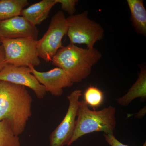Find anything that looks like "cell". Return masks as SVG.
Returning <instances> with one entry per match:
<instances>
[{"mask_svg":"<svg viewBox=\"0 0 146 146\" xmlns=\"http://www.w3.org/2000/svg\"><path fill=\"white\" fill-rule=\"evenodd\" d=\"M33 101L25 86L0 81V121L8 123L16 136L25 131L31 116Z\"/></svg>","mask_w":146,"mask_h":146,"instance_id":"cell-1","label":"cell"},{"mask_svg":"<svg viewBox=\"0 0 146 146\" xmlns=\"http://www.w3.org/2000/svg\"><path fill=\"white\" fill-rule=\"evenodd\" d=\"M102 57L94 47L84 49L70 44L58 50L51 61L67 74L73 83H78L90 75L93 66Z\"/></svg>","mask_w":146,"mask_h":146,"instance_id":"cell-2","label":"cell"},{"mask_svg":"<svg viewBox=\"0 0 146 146\" xmlns=\"http://www.w3.org/2000/svg\"><path fill=\"white\" fill-rule=\"evenodd\" d=\"M116 109L112 106L99 111L89 109L84 101H79L75 127L70 146L82 136L94 132L113 133L116 125Z\"/></svg>","mask_w":146,"mask_h":146,"instance_id":"cell-3","label":"cell"},{"mask_svg":"<svg viewBox=\"0 0 146 146\" xmlns=\"http://www.w3.org/2000/svg\"><path fill=\"white\" fill-rule=\"evenodd\" d=\"M88 14L86 11L68 17L67 35L70 44H84L87 48H92L96 42L103 39L104 30L100 24L89 19Z\"/></svg>","mask_w":146,"mask_h":146,"instance_id":"cell-4","label":"cell"},{"mask_svg":"<svg viewBox=\"0 0 146 146\" xmlns=\"http://www.w3.org/2000/svg\"><path fill=\"white\" fill-rule=\"evenodd\" d=\"M37 40L32 38L9 39L2 38L7 64L14 66H38L41 64L37 51Z\"/></svg>","mask_w":146,"mask_h":146,"instance_id":"cell-5","label":"cell"},{"mask_svg":"<svg viewBox=\"0 0 146 146\" xmlns=\"http://www.w3.org/2000/svg\"><path fill=\"white\" fill-rule=\"evenodd\" d=\"M68 23L63 11H59L52 18L48 30L37 40L39 58L47 62L51 61L58 51L63 46L62 41L68 32Z\"/></svg>","mask_w":146,"mask_h":146,"instance_id":"cell-6","label":"cell"},{"mask_svg":"<svg viewBox=\"0 0 146 146\" xmlns=\"http://www.w3.org/2000/svg\"><path fill=\"white\" fill-rule=\"evenodd\" d=\"M82 91L76 90L67 96L69 105L68 111L63 121L51 133L49 137L50 146L68 145L74 133L80 97Z\"/></svg>","mask_w":146,"mask_h":146,"instance_id":"cell-7","label":"cell"},{"mask_svg":"<svg viewBox=\"0 0 146 146\" xmlns=\"http://www.w3.org/2000/svg\"><path fill=\"white\" fill-rule=\"evenodd\" d=\"M1 81L28 87L39 99L44 98L46 95L44 87L32 74L29 67L7 64L0 71Z\"/></svg>","mask_w":146,"mask_h":146,"instance_id":"cell-8","label":"cell"},{"mask_svg":"<svg viewBox=\"0 0 146 146\" xmlns=\"http://www.w3.org/2000/svg\"><path fill=\"white\" fill-rule=\"evenodd\" d=\"M29 68L32 74L44 86L46 92H50L54 96H61L63 93V89L70 87L74 84L67 74L60 68H54L46 72H40L33 66Z\"/></svg>","mask_w":146,"mask_h":146,"instance_id":"cell-9","label":"cell"},{"mask_svg":"<svg viewBox=\"0 0 146 146\" xmlns=\"http://www.w3.org/2000/svg\"><path fill=\"white\" fill-rule=\"evenodd\" d=\"M39 30L22 16L0 21V36L5 39L32 38L37 40Z\"/></svg>","mask_w":146,"mask_h":146,"instance_id":"cell-10","label":"cell"},{"mask_svg":"<svg viewBox=\"0 0 146 146\" xmlns=\"http://www.w3.org/2000/svg\"><path fill=\"white\" fill-rule=\"evenodd\" d=\"M56 3V0H42L23 9L20 15L36 26L48 17L52 8Z\"/></svg>","mask_w":146,"mask_h":146,"instance_id":"cell-11","label":"cell"},{"mask_svg":"<svg viewBox=\"0 0 146 146\" xmlns=\"http://www.w3.org/2000/svg\"><path fill=\"white\" fill-rule=\"evenodd\" d=\"M138 78L136 82L129 89L128 92L123 97L116 100L121 106H126L133 100L141 98L142 100L146 98V69L145 66H141Z\"/></svg>","mask_w":146,"mask_h":146,"instance_id":"cell-12","label":"cell"},{"mask_svg":"<svg viewBox=\"0 0 146 146\" xmlns=\"http://www.w3.org/2000/svg\"><path fill=\"white\" fill-rule=\"evenodd\" d=\"M131 20L137 33L146 35V10L142 0H127Z\"/></svg>","mask_w":146,"mask_h":146,"instance_id":"cell-13","label":"cell"},{"mask_svg":"<svg viewBox=\"0 0 146 146\" xmlns=\"http://www.w3.org/2000/svg\"><path fill=\"white\" fill-rule=\"evenodd\" d=\"M29 4L27 0H1L0 21L19 16L24 7Z\"/></svg>","mask_w":146,"mask_h":146,"instance_id":"cell-14","label":"cell"},{"mask_svg":"<svg viewBox=\"0 0 146 146\" xmlns=\"http://www.w3.org/2000/svg\"><path fill=\"white\" fill-rule=\"evenodd\" d=\"M0 146H21L19 137L5 121H0Z\"/></svg>","mask_w":146,"mask_h":146,"instance_id":"cell-15","label":"cell"},{"mask_svg":"<svg viewBox=\"0 0 146 146\" xmlns=\"http://www.w3.org/2000/svg\"><path fill=\"white\" fill-rule=\"evenodd\" d=\"M84 101L88 106L98 108L103 103L104 96L103 92L97 86L91 85L84 93Z\"/></svg>","mask_w":146,"mask_h":146,"instance_id":"cell-16","label":"cell"},{"mask_svg":"<svg viewBox=\"0 0 146 146\" xmlns=\"http://www.w3.org/2000/svg\"><path fill=\"white\" fill-rule=\"evenodd\" d=\"M56 2L61 4V9L68 12L70 16L74 15L76 12V6L77 0H56Z\"/></svg>","mask_w":146,"mask_h":146,"instance_id":"cell-17","label":"cell"},{"mask_svg":"<svg viewBox=\"0 0 146 146\" xmlns=\"http://www.w3.org/2000/svg\"><path fill=\"white\" fill-rule=\"evenodd\" d=\"M105 140L111 146H129L127 145H125L122 143L118 141L117 139L116 138L113 133L108 134H104ZM143 146H146V143L145 142V143Z\"/></svg>","mask_w":146,"mask_h":146,"instance_id":"cell-18","label":"cell"},{"mask_svg":"<svg viewBox=\"0 0 146 146\" xmlns=\"http://www.w3.org/2000/svg\"><path fill=\"white\" fill-rule=\"evenodd\" d=\"M5 60V55L4 50L2 45H0V71L4 68L6 65H7Z\"/></svg>","mask_w":146,"mask_h":146,"instance_id":"cell-19","label":"cell"},{"mask_svg":"<svg viewBox=\"0 0 146 146\" xmlns=\"http://www.w3.org/2000/svg\"><path fill=\"white\" fill-rule=\"evenodd\" d=\"M146 114V106L144 107L143 108L139 111L138 113H136L135 117L138 118V119H141L143 118L145 116Z\"/></svg>","mask_w":146,"mask_h":146,"instance_id":"cell-20","label":"cell"},{"mask_svg":"<svg viewBox=\"0 0 146 146\" xmlns=\"http://www.w3.org/2000/svg\"><path fill=\"white\" fill-rule=\"evenodd\" d=\"M2 37H1V36H0V45L1 44V40H2Z\"/></svg>","mask_w":146,"mask_h":146,"instance_id":"cell-21","label":"cell"}]
</instances>
